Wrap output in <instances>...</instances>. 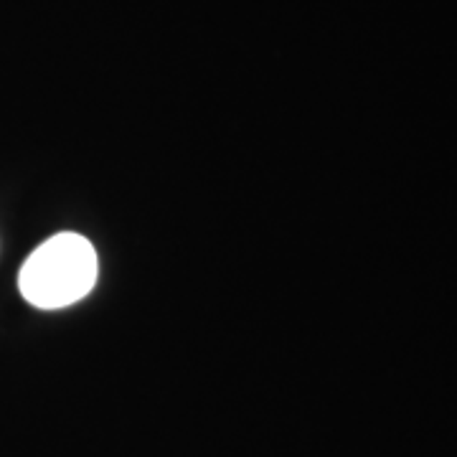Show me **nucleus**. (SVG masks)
<instances>
[{
  "label": "nucleus",
  "instance_id": "f257e3e1",
  "mask_svg": "<svg viewBox=\"0 0 457 457\" xmlns=\"http://www.w3.org/2000/svg\"><path fill=\"white\" fill-rule=\"evenodd\" d=\"M97 282V252L82 234H56L23 262L18 287L26 303L44 311L74 305Z\"/></svg>",
  "mask_w": 457,
  "mask_h": 457
}]
</instances>
